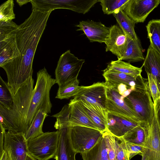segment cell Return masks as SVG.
Segmentation results:
<instances>
[{
  "label": "cell",
  "instance_id": "obj_1",
  "mask_svg": "<svg viewBox=\"0 0 160 160\" xmlns=\"http://www.w3.org/2000/svg\"><path fill=\"white\" fill-rule=\"evenodd\" d=\"M52 10L33 9L16 31L18 56L0 66L5 71L13 95L33 74L32 63L38 43Z\"/></svg>",
  "mask_w": 160,
  "mask_h": 160
},
{
  "label": "cell",
  "instance_id": "obj_2",
  "mask_svg": "<svg viewBox=\"0 0 160 160\" xmlns=\"http://www.w3.org/2000/svg\"><path fill=\"white\" fill-rule=\"evenodd\" d=\"M34 80L30 77L13 95L12 105L9 109L0 106L2 124L5 130L25 133V121L34 92Z\"/></svg>",
  "mask_w": 160,
  "mask_h": 160
},
{
  "label": "cell",
  "instance_id": "obj_3",
  "mask_svg": "<svg viewBox=\"0 0 160 160\" xmlns=\"http://www.w3.org/2000/svg\"><path fill=\"white\" fill-rule=\"evenodd\" d=\"M55 83V79L52 78L45 68L37 72L36 84L25 121L26 132L37 112L41 108L48 114L51 113L52 105L50 100V92L52 87Z\"/></svg>",
  "mask_w": 160,
  "mask_h": 160
},
{
  "label": "cell",
  "instance_id": "obj_4",
  "mask_svg": "<svg viewBox=\"0 0 160 160\" xmlns=\"http://www.w3.org/2000/svg\"><path fill=\"white\" fill-rule=\"evenodd\" d=\"M124 100L134 111L142 124L147 125L151 123L155 111L148 85L145 88L133 91Z\"/></svg>",
  "mask_w": 160,
  "mask_h": 160
},
{
  "label": "cell",
  "instance_id": "obj_5",
  "mask_svg": "<svg viewBox=\"0 0 160 160\" xmlns=\"http://www.w3.org/2000/svg\"><path fill=\"white\" fill-rule=\"evenodd\" d=\"M58 130L47 132L27 141L28 153L38 160H48L55 158L58 144Z\"/></svg>",
  "mask_w": 160,
  "mask_h": 160
},
{
  "label": "cell",
  "instance_id": "obj_6",
  "mask_svg": "<svg viewBox=\"0 0 160 160\" xmlns=\"http://www.w3.org/2000/svg\"><path fill=\"white\" fill-rule=\"evenodd\" d=\"M85 60L79 59L68 50L60 56L55 71L59 87L73 82L77 78Z\"/></svg>",
  "mask_w": 160,
  "mask_h": 160
},
{
  "label": "cell",
  "instance_id": "obj_7",
  "mask_svg": "<svg viewBox=\"0 0 160 160\" xmlns=\"http://www.w3.org/2000/svg\"><path fill=\"white\" fill-rule=\"evenodd\" d=\"M106 89L105 82H98L89 86H82L72 99L76 101L84 100L89 103L107 122Z\"/></svg>",
  "mask_w": 160,
  "mask_h": 160
},
{
  "label": "cell",
  "instance_id": "obj_8",
  "mask_svg": "<svg viewBox=\"0 0 160 160\" xmlns=\"http://www.w3.org/2000/svg\"><path fill=\"white\" fill-rule=\"evenodd\" d=\"M102 137L100 131L86 127H71V138L74 149L80 154L89 150Z\"/></svg>",
  "mask_w": 160,
  "mask_h": 160
},
{
  "label": "cell",
  "instance_id": "obj_9",
  "mask_svg": "<svg viewBox=\"0 0 160 160\" xmlns=\"http://www.w3.org/2000/svg\"><path fill=\"white\" fill-rule=\"evenodd\" d=\"M106 109L108 112L122 116L126 119L142 123L136 113L125 102L124 97L119 93L117 88L107 87Z\"/></svg>",
  "mask_w": 160,
  "mask_h": 160
},
{
  "label": "cell",
  "instance_id": "obj_10",
  "mask_svg": "<svg viewBox=\"0 0 160 160\" xmlns=\"http://www.w3.org/2000/svg\"><path fill=\"white\" fill-rule=\"evenodd\" d=\"M154 106V114L150 124L145 125L146 137L143 146V152L147 160H160V127L157 110Z\"/></svg>",
  "mask_w": 160,
  "mask_h": 160
},
{
  "label": "cell",
  "instance_id": "obj_11",
  "mask_svg": "<svg viewBox=\"0 0 160 160\" xmlns=\"http://www.w3.org/2000/svg\"><path fill=\"white\" fill-rule=\"evenodd\" d=\"M3 149L10 160H26L28 152L24 133L9 130L6 132Z\"/></svg>",
  "mask_w": 160,
  "mask_h": 160
},
{
  "label": "cell",
  "instance_id": "obj_12",
  "mask_svg": "<svg viewBox=\"0 0 160 160\" xmlns=\"http://www.w3.org/2000/svg\"><path fill=\"white\" fill-rule=\"evenodd\" d=\"M160 0H129L123 10L136 23L143 22Z\"/></svg>",
  "mask_w": 160,
  "mask_h": 160
},
{
  "label": "cell",
  "instance_id": "obj_13",
  "mask_svg": "<svg viewBox=\"0 0 160 160\" xmlns=\"http://www.w3.org/2000/svg\"><path fill=\"white\" fill-rule=\"evenodd\" d=\"M75 26L79 28L77 31H82L90 42H105L108 39L110 28L100 22L87 20L79 22Z\"/></svg>",
  "mask_w": 160,
  "mask_h": 160
},
{
  "label": "cell",
  "instance_id": "obj_14",
  "mask_svg": "<svg viewBox=\"0 0 160 160\" xmlns=\"http://www.w3.org/2000/svg\"><path fill=\"white\" fill-rule=\"evenodd\" d=\"M56 129L58 130L59 136L58 147L56 156V160H76L78 152L73 148L71 138V127L60 126Z\"/></svg>",
  "mask_w": 160,
  "mask_h": 160
},
{
  "label": "cell",
  "instance_id": "obj_15",
  "mask_svg": "<svg viewBox=\"0 0 160 160\" xmlns=\"http://www.w3.org/2000/svg\"><path fill=\"white\" fill-rule=\"evenodd\" d=\"M109 37L105 42L106 51H110L120 60L127 47V38L122 29L117 25L110 27Z\"/></svg>",
  "mask_w": 160,
  "mask_h": 160
},
{
  "label": "cell",
  "instance_id": "obj_16",
  "mask_svg": "<svg viewBox=\"0 0 160 160\" xmlns=\"http://www.w3.org/2000/svg\"><path fill=\"white\" fill-rule=\"evenodd\" d=\"M139 124L121 115L108 112L107 130L116 137H122Z\"/></svg>",
  "mask_w": 160,
  "mask_h": 160
},
{
  "label": "cell",
  "instance_id": "obj_17",
  "mask_svg": "<svg viewBox=\"0 0 160 160\" xmlns=\"http://www.w3.org/2000/svg\"><path fill=\"white\" fill-rule=\"evenodd\" d=\"M102 75L105 79L107 87L117 88L119 85L123 83L127 85L132 91L135 90L143 78L141 75L135 77L124 73L105 69L103 71Z\"/></svg>",
  "mask_w": 160,
  "mask_h": 160
},
{
  "label": "cell",
  "instance_id": "obj_18",
  "mask_svg": "<svg viewBox=\"0 0 160 160\" xmlns=\"http://www.w3.org/2000/svg\"><path fill=\"white\" fill-rule=\"evenodd\" d=\"M68 104L71 127L83 126L98 130L79 102L72 99Z\"/></svg>",
  "mask_w": 160,
  "mask_h": 160
},
{
  "label": "cell",
  "instance_id": "obj_19",
  "mask_svg": "<svg viewBox=\"0 0 160 160\" xmlns=\"http://www.w3.org/2000/svg\"><path fill=\"white\" fill-rule=\"evenodd\" d=\"M17 29L0 36V66L18 56L16 37Z\"/></svg>",
  "mask_w": 160,
  "mask_h": 160
},
{
  "label": "cell",
  "instance_id": "obj_20",
  "mask_svg": "<svg viewBox=\"0 0 160 160\" xmlns=\"http://www.w3.org/2000/svg\"><path fill=\"white\" fill-rule=\"evenodd\" d=\"M143 65L147 73L154 76L160 87V54L150 44L147 49Z\"/></svg>",
  "mask_w": 160,
  "mask_h": 160
},
{
  "label": "cell",
  "instance_id": "obj_21",
  "mask_svg": "<svg viewBox=\"0 0 160 160\" xmlns=\"http://www.w3.org/2000/svg\"><path fill=\"white\" fill-rule=\"evenodd\" d=\"M126 36L127 47L125 53L120 60L131 62L144 61L145 58L143 48L139 39L135 40Z\"/></svg>",
  "mask_w": 160,
  "mask_h": 160
},
{
  "label": "cell",
  "instance_id": "obj_22",
  "mask_svg": "<svg viewBox=\"0 0 160 160\" xmlns=\"http://www.w3.org/2000/svg\"><path fill=\"white\" fill-rule=\"evenodd\" d=\"M48 116L42 108L37 112L30 125L24 134L27 141L36 138L44 133L42 130L43 123Z\"/></svg>",
  "mask_w": 160,
  "mask_h": 160
},
{
  "label": "cell",
  "instance_id": "obj_23",
  "mask_svg": "<svg viewBox=\"0 0 160 160\" xmlns=\"http://www.w3.org/2000/svg\"><path fill=\"white\" fill-rule=\"evenodd\" d=\"M119 26L125 34L131 39L139 40L134 29L136 23L130 18L123 10H120L113 14Z\"/></svg>",
  "mask_w": 160,
  "mask_h": 160
},
{
  "label": "cell",
  "instance_id": "obj_24",
  "mask_svg": "<svg viewBox=\"0 0 160 160\" xmlns=\"http://www.w3.org/2000/svg\"><path fill=\"white\" fill-rule=\"evenodd\" d=\"M142 65L140 68L134 66L129 62H127L120 59L112 61L108 65L105 70L121 72L137 77L141 75Z\"/></svg>",
  "mask_w": 160,
  "mask_h": 160
},
{
  "label": "cell",
  "instance_id": "obj_25",
  "mask_svg": "<svg viewBox=\"0 0 160 160\" xmlns=\"http://www.w3.org/2000/svg\"><path fill=\"white\" fill-rule=\"evenodd\" d=\"M81 154L83 160H109L103 137L91 149Z\"/></svg>",
  "mask_w": 160,
  "mask_h": 160
},
{
  "label": "cell",
  "instance_id": "obj_26",
  "mask_svg": "<svg viewBox=\"0 0 160 160\" xmlns=\"http://www.w3.org/2000/svg\"><path fill=\"white\" fill-rule=\"evenodd\" d=\"M146 27L150 44L160 54V19L150 21Z\"/></svg>",
  "mask_w": 160,
  "mask_h": 160
},
{
  "label": "cell",
  "instance_id": "obj_27",
  "mask_svg": "<svg viewBox=\"0 0 160 160\" xmlns=\"http://www.w3.org/2000/svg\"><path fill=\"white\" fill-rule=\"evenodd\" d=\"M146 137V129L144 125L140 123L126 133L122 138L128 142L143 147Z\"/></svg>",
  "mask_w": 160,
  "mask_h": 160
},
{
  "label": "cell",
  "instance_id": "obj_28",
  "mask_svg": "<svg viewBox=\"0 0 160 160\" xmlns=\"http://www.w3.org/2000/svg\"><path fill=\"white\" fill-rule=\"evenodd\" d=\"M82 104L98 130L103 132L107 130L106 119L91 104L84 100L78 101Z\"/></svg>",
  "mask_w": 160,
  "mask_h": 160
},
{
  "label": "cell",
  "instance_id": "obj_29",
  "mask_svg": "<svg viewBox=\"0 0 160 160\" xmlns=\"http://www.w3.org/2000/svg\"><path fill=\"white\" fill-rule=\"evenodd\" d=\"M129 0H98L105 14H113L120 10H123Z\"/></svg>",
  "mask_w": 160,
  "mask_h": 160
},
{
  "label": "cell",
  "instance_id": "obj_30",
  "mask_svg": "<svg viewBox=\"0 0 160 160\" xmlns=\"http://www.w3.org/2000/svg\"><path fill=\"white\" fill-rule=\"evenodd\" d=\"M13 95L7 82L0 76V106L7 109L12 105Z\"/></svg>",
  "mask_w": 160,
  "mask_h": 160
},
{
  "label": "cell",
  "instance_id": "obj_31",
  "mask_svg": "<svg viewBox=\"0 0 160 160\" xmlns=\"http://www.w3.org/2000/svg\"><path fill=\"white\" fill-rule=\"evenodd\" d=\"M79 84V81L78 79L73 82L59 87L55 98L63 99L74 97L81 88Z\"/></svg>",
  "mask_w": 160,
  "mask_h": 160
},
{
  "label": "cell",
  "instance_id": "obj_32",
  "mask_svg": "<svg viewBox=\"0 0 160 160\" xmlns=\"http://www.w3.org/2000/svg\"><path fill=\"white\" fill-rule=\"evenodd\" d=\"M13 0H8L1 4L0 7V22L12 21L15 18L13 11Z\"/></svg>",
  "mask_w": 160,
  "mask_h": 160
},
{
  "label": "cell",
  "instance_id": "obj_33",
  "mask_svg": "<svg viewBox=\"0 0 160 160\" xmlns=\"http://www.w3.org/2000/svg\"><path fill=\"white\" fill-rule=\"evenodd\" d=\"M109 160H117L114 136L107 130L102 132Z\"/></svg>",
  "mask_w": 160,
  "mask_h": 160
},
{
  "label": "cell",
  "instance_id": "obj_34",
  "mask_svg": "<svg viewBox=\"0 0 160 160\" xmlns=\"http://www.w3.org/2000/svg\"><path fill=\"white\" fill-rule=\"evenodd\" d=\"M115 137L117 160H130L125 141L122 137Z\"/></svg>",
  "mask_w": 160,
  "mask_h": 160
},
{
  "label": "cell",
  "instance_id": "obj_35",
  "mask_svg": "<svg viewBox=\"0 0 160 160\" xmlns=\"http://www.w3.org/2000/svg\"><path fill=\"white\" fill-rule=\"evenodd\" d=\"M147 75L149 92L154 103L159 99L160 96V87L154 76L148 73Z\"/></svg>",
  "mask_w": 160,
  "mask_h": 160
},
{
  "label": "cell",
  "instance_id": "obj_36",
  "mask_svg": "<svg viewBox=\"0 0 160 160\" xmlns=\"http://www.w3.org/2000/svg\"><path fill=\"white\" fill-rule=\"evenodd\" d=\"M126 146L129 155V160L137 154L142 155L143 151L142 146L135 144L126 141Z\"/></svg>",
  "mask_w": 160,
  "mask_h": 160
},
{
  "label": "cell",
  "instance_id": "obj_37",
  "mask_svg": "<svg viewBox=\"0 0 160 160\" xmlns=\"http://www.w3.org/2000/svg\"><path fill=\"white\" fill-rule=\"evenodd\" d=\"M1 129L0 139V157L1 156L4 150L3 149V143L4 141V134L6 132L5 129L0 123Z\"/></svg>",
  "mask_w": 160,
  "mask_h": 160
},
{
  "label": "cell",
  "instance_id": "obj_38",
  "mask_svg": "<svg viewBox=\"0 0 160 160\" xmlns=\"http://www.w3.org/2000/svg\"><path fill=\"white\" fill-rule=\"evenodd\" d=\"M117 88L119 94L122 95H123L124 93L128 89H129L127 85L123 83H121L119 85Z\"/></svg>",
  "mask_w": 160,
  "mask_h": 160
},
{
  "label": "cell",
  "instance_id": "obj_39",
  "mask_svg": "<svg viewBox=\"0 0 160 160\" xmlns=\"http://www.w3.org/2000/svg\"><path fill=\"white\" fill-rule=\"evenodd\" d=\"M157 112L158 122L160 127V100L158 99L156 102L154 103Z\"/></svg>",
  "mask_w": 160,
  "mask_h": 160
},
{
  "label": "cell",
  "instance_id": "obj_40",
  "mask_svg": "<svg viewBox=\"0 0 160 160\" xmlns=\"http://www.w3.org/2000/svg\"><path fill=\"white\" fill-rule=\"evenodd\" d=\"M0 160H10L7 152L4 151L1 156L0 157Z\"/></svg>",
  "mask_w": 160,
  "mask_h": 160
},
{
  "label": "cell",
  "instance_id": "obj_41",
  "mask_svg": "<svg viewBox=\"0 0 160 160\" xmlns=\"http://www.w3.org/2000/svg\"><path fill=\"white\" fill-rule=\"evenodd\" d=\"M31 0H16V2L20 7L25 4L29 2H30Z\"/></svg>",
  "mask_w": 160,
  "mask_h": 160
},
{
  "label": "cell",
  "instance_id": "obj_42",
  "mask_svg": "<svg viewBox=\"0 0 160 160\" xmlns=\"http://www.w3.org/2000/svg\"><path fill=\"white\" fill-rule=\"evenodd\" d=\"M26 160H37V159L28 153L27 155Z\"/></svg>",
  "mask_w": 160,
  "mask_h": 160
},
{
  "label": "cell",
  "instance_id": "obj_43",
  "mask_svg": "<svg viewBox=\"0 0 160 160\" xmlns=\"http://www.w3.org/2000/svg\"><path fill=\"white\" fill-rule=\"evenodd\" d=\"M141 156L142 157L141 160H147L146 156L143 151Z\"/></svg>",
  "mask_w": 160,
  "mask_h": 160
}]
</instances>
